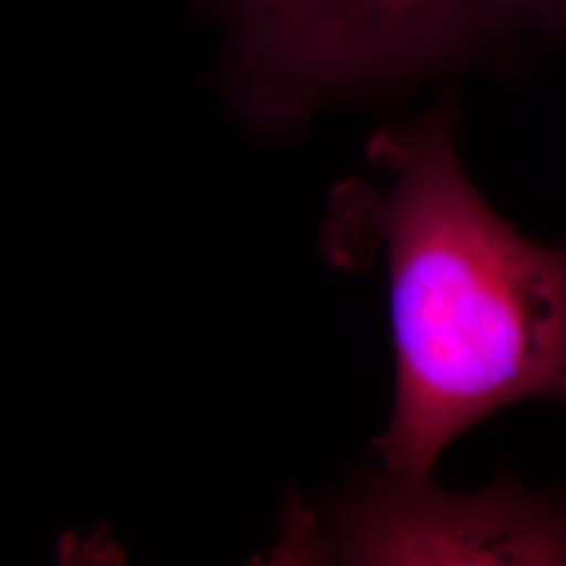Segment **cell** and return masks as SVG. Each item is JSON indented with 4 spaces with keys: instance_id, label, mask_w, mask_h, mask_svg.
Returning a JSON list of instances; mask_svg holds the SVG:
<instances>
[{
    "instance_id": "obj_3",
    "label": "cell",
    "mask_w": 566,
    "mask_h": 566,
    "mask_svg": "<svg viewBox=\"0 0 566 566\" xmlns=\"http://www.w3.org/2000/svg\"><path fill=\"white\" fill-rule=\"evenodd\" d=\"M294 554L361 565H566V504L510 476L455 495L430 479L369 481L296 521Z\"/></svg>"
},
{
    "instance_id": "obj_1",
    "label": "cell",
    "mask_w": 566,
    "mask_h": 566,
    "mask_svg": "<svg viewBox=\"0 0 566 566\" xmlns=\"http://www.w3.org/2000/svg\"><path fill=\"white\" fill-rule=\"evenodd\" d=\"M455 128L446 97L380 130L369 156L390 187L346 185L334 212V233L385 242L397 399L376 449L401 479H430L447 446L510 405L566 409V240L531 242L483 200Z\"/></svg>"
},
{
    "instance_id": "obj_2",
    "label": "cell",
    "mask_w": 566,
    "mask_h": 566,
    "mask_svg": "<svg viewBox=\"0 0 566 566\" xmlns=\"http://www.w3.org/2000/svg\"><path fill=\"white\" fill-rule=\"evenodd\" d=\"M203 2L231 25V99L271 130L336 97L566 42V0Z\"/></svg>"
}]
</instances>
